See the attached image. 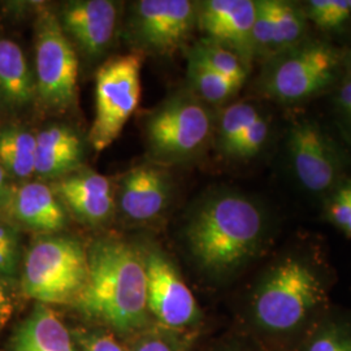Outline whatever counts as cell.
Listing matches in <instances>:
<instances>
[{
  "label": "cell",
  "mask_w": 351,
  "mask_h": 351,
  "mask_svg": "<svg viewBox=\"0 0 351 351\" xmlns=\"http://www.w3.org/2000/svg\"><path fill=\"white\" fill-rule=\"evenodd\" d=\"M345 65H346L348 72H349V75H350L351 77V51L348 53V56H346V59H345Z\"/></svg>",
  "instance_id": "d590c367"
},
{
  "label": "cell",
  "mask_w": 351,
  "mask_h": 351,
  "mask_svg": "<svg viewBox=\"0 0 351 351\" xmlns=\"http://www.w3.org/2000/svg\"><path fill=\"white\" fill-rule=\"evenodd\" d=\"M290 163L302 186L322 194L336 186L341 172L339 154L326 132L314 121H300L290 129Z\"/></svg>",
  "instance_id": "8fae6325"
},
{
  "label": "cell",
  "mask_w": 351,
  "mask_h": 351,
  "mask_svg": "<svg viewBox=\"0 0 351 351\" xmlns=\"http://www.w3.org/2000/svg\"><path fill=\"white\" fill-rule=\"evenodd\" d=\"M306 17L324 30H337L351 17L346 0H311L306 5Z\"/></svg>",
  "instance_id": "484cf974"
},
{
  "label": "cell",
  "mask_w": 351,
  "mask_h": 351,
  "mask_svg": "<svg viewBox=\"0 0 351 351\" xmlns=\"http://www.w3.org/2000/svg\"><path fill=\"white\" fill-rule=\"evenodd\" d=\"M19 243V234L16 229L11 226L0 224V246Z\"/></svg>",
  "instance_id": "e575fe53"
},
{
  "label": "cell",
  "mask_w": 351,
  "mask_h": 351,
  "mask_svg": "<svg viewBox=\"0 0 351 351\" xmlns=\"http://www.w3.org/2000/svg\"><path fill=\"white\" fill-rule=\"evenodd\" d=\"M88 250L72 237L38 239L26 254L21 288L42 304H73L86 285Z\"/></svg>",
  "instance_id": "277c9868"
},
{
  "label": "cell",
  "mask_w": 351,
  "mask_h": 351,
  "mask_svg": "<svg viewBox=\"0 0 351 351\" xmlns=\"http://www.w3.org/2000/svg\"><path fill=\"white\" fill-rule=\"evenodd\" d=\"M304 351H351V315H324L313 326Z\"/></svg>",
  "instance_id": "603a6c76"
},
{
  "label": "cell",
  "mask_w": 351,
  "mask_h": 351,
  "mask_svg": "<svg viewBox=\"0 0 351 351\" xmlns=\"http://www.w3.org/2000/svg\"><path fill=\"white\" fill-rule=\"evenodd\" d=\"M8 207L21 224L37 232L55 233L66 226L63 203L42 182H29L13 190Z\"/></svg>",
  "instance_id": "ac0fdd59"
},
{
  "label": "cell",
  "mask_w": 351,
  "mask_h": 351,
  "mask_svg": "<svg viewBox=\"0 0 351 351\" xmlns=\"http://www.w3.org/2000/svg\"><path fill=\"white\" fill-rule=\"evenodd\" d=\"M36 94V80L21 47L0 38V99L11 108H21L32 103Z\"/></svg>",
  "instance_id": "ffe728a7"
},
{
  "label": "cell",
  "mask_w": 351,
  "mask_h": 351,
  "mask_svg": "<svg viewBox=\"0 0 351 351\" xmlns=\"http://www.w3.org/2000/svg\"><path fill=\"white\" fill-rule=\"evenodd\" d=\"M326 215L332 224L346 233L351 221V181L335 189L328 203Z\"/></svg>",
  "instance_id": "f1b7e54d"
},
{
  "label": "cell",
  "mask_w": 351,
  "mask_h": 351,
  "mask_svg": "<svg viewBox=\"0 0 351 351\" xmlns=\"http://www.w3.org/2000/svg\"><path fill=\"white\" fill-rule=\"evenodd\" d=\"M349 5H350V10H351V0L349 1Z\"/></svg>",
  "instance_id": "74e56055"
},
{
  "label": "cell",
  "mask_w": 351,
  "mask_h": 351,
  "mask_svg": "<svg viewBox=\"0 0 351 351\" xmlns=\"http://www.w3.org/2000/svg\"><path fill=\"white\" fill-rule=\"evenodd\" d=\"M326 302V280L315 264L300 255H285L255 285L251 322L268 337L289 339L314 326Z\"/></svg>",
  "instance_id": "3957f363"
},
{
  "label": "cell",
  "mask_w": 351,
  "mask_h": 351,
  "mask_svg": "<svg viewBox=\"0 0 351 351\" xmlns=\"http://www.w3.org/2000/svg\"><path fill=\"white\" fill-rule=\"evenodd\" d=\"M335 106L341 126L351 139V77L343 82V85L337 91Z\"/></svg>",
  "instance_id": "4dcf8cb0"
},
{
  "label": "cell",
  "mask_w": 351,
  "mask_h": 351,
  "mask_svg": "<svg viewBox=\"0 0 351 351\" xmlns=\"http://www.w3.org/2000/svg\"><path fill=\"white\" fill-rule=\"evenodd\" d=\"M339 60V51L332 45L323 40H302L268 59L261 86L277 101L298 103L332 84Z\"/></svg>",
  "instance_id": "5b68a950"
},
{
  "label": "cell",
  "mask_w": 351,
  "mask_h": 351,
  "mask_svg": "<svg viewBox=\"0 0 351 351\" xmlns=\"http://www.w3.org/2000/svg\"><path fill=\"white\" fill-rule=\"evenodd\" d=\"M51 188L56 197L81 221L98 226L108 220L114 208L111 181L93 171H75L56 180Z\"/></svg>",
  "instance_id": "9a60e30c"
},
{
  "label": "cell",
  "mask_w": 351,
  "mask_h": 351,
  "mask_svg": "<svg viewBox=\"0 0 351 351\" xmlns=\"http://www.w3.org/2000/svg\"><path fill=\"white\" fill-rule=\"evenodd\" d=\"M256 1L252 0H207L198 5L197 25L207 39L236 52L250 69L255 56L252 27Z\"/></svg>",
  "instance_id": "7c38bea8"
},
{
  "label": "cell",
  "mask_w": 351,
  "mask_h": 351,
  "mask_svg": "<svg viewBox=\"0 0 351 351\" xmlns=\"http://www.w3.org/2000/svg\"><path fill=\"white\" fill-rule=\"evenodd\" d=\"M141 56L128 53L101 65L95 75V116L88 141L95 151L106 150L121 134L138 107Z\"/></svg>",
  "instance_id": "8992f818"
},
{
  "label": "cell",
  "mask_w": 351,
  "mask_h": 351,
  "mask_svg": "<svg viewBox=\"0 0 351 351\" xmlns=\"http://www.w3.org/2000/svg\"><path fill=\"white\" fill-rule=\"evenodd\" d=\"M146 274L147 310L165 328L178 330L199 319L194 294L177 271L175 264L155 247L141 252Z\"/></svg>",
  "instance_id": "30bf717a"
},
{
  "label": "cell",
  "mask_w": 351,
  "mask_h": 351,
  "mask_svg": "<svg viewBox=\"0 0 351 351\" xmlns=\"http://www.w3.org/2000/svg\"><path fill=\"white\" fill-rule=\"evenodd\" d=\"M128 351H186V345L176 330L164 328L142 333Z\"/></svg>",
  "instance_id": "83f0119b"
},
{
  "label": "cell",
  "mask_w": 351,
  "mask_h": 351,
  "mask_svg": "<svg viewBox=\"0 0 351 351\" xmlns=\"http://www.w3.org/2000/svg\"><path fill=\"white\" fill-rule=\"evenodd\" d=\"M346 234H349V236H351V221L350 226H349V228H348V230H346Z\"/></svg>",
  "instance_id": "8d00e7d4"
},
{
  "label": "cell",
  "mask_w": 351,
  "mask_h": 351,
  "mask_svg": "<svg viewBox=\"0 0 351 351\" xmlns=\"http://www.w3.org/2000/svg\"><path fill=\"white\" fill-rule=\"evenodd\" d=\"M198 5L189 0H141L133 7L129 38L156 55L175 52L197 25Z\"/></svg>",
  "instance_id": "9c48e42d"
},
{
  "label": "cell",
  "mask_w": 351,
  "mask_h": 351,
  "mask_svg": "<svg viewBox=\"0 0 351 351\" xmlns=\"http://www.w3.org/2000/svg\"><path fill=\"white\" fill-rule=\"evenodd\" d=\"M268 237L263 208L249 197L224 191L202 201L189 217L185 239L204 274L224 278L252 261Z\"/></svg>",
  "instance_id": "6da1fadb"
},
{
  "label": "cell",
  "mask_w": 351,
  "mask_h": 351,
  "mask_svg": "<svg viewBox=\"0 0 351 351\" xmlns=\"http://www.w3.org/2000/svg\"><path fill=\"white\" fill-rule=\"evenodd\" d=\"M189 59H193L213 69V72L224 75L237 84L239 88L243 85L249 73L247 65L236 52L207 38L194 46Z\"/></svg>",
  "instance_id": "7402d4cb"
},
{
  "label": "cell",
  "mask_w": 351,
  "mask_h": 351,
  "mask_svg": "<svg viewBox=\"0 0 351 351\" xmlns=\"http://www.w3.org/2000/svg\"><path fill=\"white\" fill-rule=\"evenodd\" d=\"M12 194L13 189L7 180V173L0 167V206H8Z\"/></svg>",
  "instance_id": "d6a6232c"
},
{
  "label": "cell",
  "mask_w": 351,
  "mask_h": 351,
  "mask_svg": "<svg viewBox=\"0 0 351 351\" xmlns=\"http://www.w3.org/2000/svg\"><path fill=\"white\" fill-rule=\"evenodd\" d=\"M36 138V175L47 180H59L80 168L84 146L72 128L60 124L47 126Z\"/></svg>",
  "instance_id": "e0dca14e"
},
{
  "label": "cell",
  "mask_w": 351,
  "mask_h": 351,
  "mask_svg": "<svg viewBox=\"0 0 351 351\" xmlns=\"http://www.w3.org/2000/svg\"><path fill=\"white\" fill-rule=\"evenodd\" d=\"M37 138L25 128L8 126L0 130V167L5 173L27 178L36 168Z\"/></svg>",
  "instance_id": "44dd1931"
},
{
  "label": "cell",
  "mask_w": 351,
  "mask_h": 351,
  "mask_svg": "<svg viewBox=\"0 0 351 351\" xmlns=\"http://www.w3.org/2000/svg\"><path fill=\"white\" fill-rule=\"evenodd\" d=\"M58 20L71 43H75L85 56L95 59L112 43L117 7L110 0L68 1Z\"/></svg>",
  "instance_id": "4fadbf2b"
},
{
  "label": "cell",
  "mask_w": 351,
  "mask_h": 351,
  "mask_svg": "<svg viewBox=\"0 0 351 351\" xmlns=\"http://www.w3.org/2000/svg\"><path fill=\"white\" fill-rule=\"evenodd\" d=\"M88 281L75 308L120 333L145 328L149 310L141 251L121 239H97L88 247Z\"/></svg>",
  "instance_id": "7a4b0ae2"
},
{
  "label": "cell",
  "mask_w": 351,
  "mask_h": 351,
  "mask_svg": "<svg viewBox=\"0 0 351 351\" xmlns=\"http://www.w3.org/2000/svg\"><path fill=\"white\" fill-rule=\"evenodd\" d=\"M19 263V243L0 246V276H11Z\"/></svg>",
  "instance_id": "1f68e13d"
},
{
  "label": "cell",
  "mask_w": 351,
  "mask_h": 351,
  "mask_svg": "<svg viewBox=\"0 0 351 351\" xmlns=\"http://www.w3.org/2000/svg\"><path fill=\"white\" fill-rule=\"evenodd\" d=\"M12 311V304L8 294L0 284V328L5 324Z\"/></svg>",
  "instance_id": "836d02e7"
},
{
  "label": "cell",
  "mask_w": 351,
  "mask_h": 351,
  "mask_svg": "<svg viewBox=\"0 0 351 351\" xmlns=\"http://www.w3.org/2000/svg\"><path fill=\"white\" fill-rule=\"evenodd\" d=\"M261 114L259 110L246 101L233 103L221 113L219 120V146L226 155L229 154L236 141L242 133L254 123V120Z\"/></svg>",
  "instance_id": "d4e9b609"
},
{
  "label": "cell",
  "mask_w": 351,
  "mask_h": 351,
  "mask_svg": "<svg viewBox=\"0 0 351 351\" xmlns=\"http://www.w3.org/2000/svg\"><path fill=\"white\" fill-rule=\"evenodd\" d=\"M75 337L82 351H125L111 333L101 329H82Z\"/></svg>",
  "instance_id": "f546056e"
},
{
  "label": "cell",
  "mask_w": 351,
  "mask_h": 351,
  "mask_svg": "<svg viewBox=\"0 0 351 351\" xmlns=\"http://www.w3.org/2000/svg\"><path fill=\"white\" fill-rule=\"evenodd\" d=\"M306 13L298 5L281 0L256 1L252 42L255 53L268 59L301 43L306 33Z\"/></svg>",
  "instance_id": "5bb4252c"
},
{
  "label": "cell",
  "mask_w": 351,
  "mask_h": 351,
  "mask_svg": "<svg viewBox=\"0 0 351 351\" xmlns=\"http://www.w3.org/2000/svg\"><path fill=\"white\" fill-rule=\"evenodd\" d=\"M152 154L167 160L195 155L211 136V116L193 95H178L152 113L146 126Z\"/></svg>",
  "instance_id": "52a82bcc"
},
{
  "label": "cell",
  "mask_w": 351,
  "mask_h": 351,
  "mask_svg": "<svg viewBox=\"0 0 351 351\" xmlns=\"http://www.w3.org/2000/svg\"><path fill=\"white\" fill-rule=\"evenodd\" d=\"M36 75L37 94L46 106L66 110L75 103L78 59L58 16L51 13L43 14L37 24Z\"/></svg>",
  "instance_id": "ba28073f"
},
{
  "label": "cell",
  "mask_w": 351,
  "mask_h": 351,
  "mask_svg": "<svg viewBox=\"0 0 351 351\" xmlns=\"http://www.w3.org/2000/svg\"><path fill=\"white\" fill-rule=\"evenodd\" d=\"M188 75L198 98L211 104L226 101L241 88L224 75L213 72V69L193 59H189Z\"/></svg>",
  "instance_id": "cb8c5ba5"
},
{
  "label": "cell",
  "mask_w": 351,
  "mask_h": 351,
  "mask_svg": "<svg viewBox=\"0 0 351 351\" xmlns=\"http://www.w3.org/2000/svg\"><path fill=\"white\" fill-rule=\"evenodd\" d=\"M269 123L261 113L239 137L226 156L237 159H249L263 150L269 137Z\"/></svg>",
  "instance_id": "4316f807"
},
{
  "label": "cell",
  "mask_w": 351,
  "mask_h": 351,
  "mask_svg": "<svg viewBox=\"0 0 351 351\" xmlns=\"http://www.w3.org/2000/svg\"><path fill=\"white\" fill-rule=\"evenodd\" d=\"M169 195L171 184L164 171L152 165H139L123 177L119 204L128 219L147 221L163 213Z\"/></svg>",
  "instance_id": "2e32d148"
},
{
  "label": "cell",
  "mask_w": 351,
  "mask_h": 351,
  "mask_svg": "<svg viewBox=\"0 0 351 351\" xmlns=\"http://www.w3.org/2000/svg\"><path fill=\"white\" fill-rule=\"evenodd\" d=\"M11 351H77L60 316L47 304L37 303L13 335Z\"/></svg>",
  "instance_id": "d6986e66"
}]
</instances>
